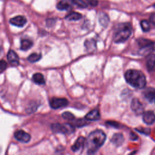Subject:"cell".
<instances>
[{
  "label": "cell",
  "instance_id": "29",
  "mask_svg": "<svg viewBox=\"0 0 155 155\" xmlns=\"http://www.w3.org/2000/svg\"><path fill=\"white\" fill-rule=\"evenodd\" d=\"M136 130L141 133H143V134H150V129L149 128H142L141 130H138V129H136Z\"/></svg>",
  "mask_w": 155,
  "mask_h": 155
},
{
  "label": "cell",
  "instance_id": "6",
  "mask_svg": "<svg viewBox=\"0 0 155 155\" xmlns=\"http://www.w3.org/2000/svg\"><path fill=\"white\" fill-rule=\"evenodd\" d=\"M142 94L149 103L155 104V88L147 87L143 91Z\"/></svg>",
  "mask_w": 155,
  "mask_h": 155
},
{
  "label": "cell",
  "instance_id": "5",
  "mask_svg": "<svg viewBox=\"0 0 155 155\" xmlns=\"http://www.w3.org/2000/svg\"><path fill=\"white\" fill-rule=\"evenodd\" d=\"M68 104V101L65 98L53 97L50 101V105L53 109H58L65 107Z\"/></svg>",
  "mask_w": 155,
  "mask_h": 155
},
{
  "label": "cell",
  "instance_id": "1",
  "mask_svg": "<svg viewBox=\"0 0 155 155\" xmlns=\"http://www.w3.org/2000/svg\"><path fill=\"white\" fill-rule=\"evenodd\" d=\"M106 139V135L101 130H96L91 132L86 140L87 154L94 155L98 149L102 147Z\"/></svg>",
  "mask_w": 155,
  "mask_h": 155
},
{
  "label": "cell",
  "instance_id": "9",
  "mask_svg": "<svg viewBox=\"0 0 155 155\" xmlns=\"http://www.w3.org/2000/svg\"><path fill=\"white\" fill-rule=\"evenodd\" d=\"M85 139L83 137H79L74 142V145L71 147V150L73 152H81L84 147V144L85 142Z\"/></svg>",
  "mask_w": 155,
  "mask_h": 155
},
{
  "label": "cell",
  "instance_id": "8",
  "mask_svg": "<svg viewBox=\"0 0 155 155\" xmlns=\"http://www.w3.org/2000/svg\"><path fill=\"white\" fill-rule=\"evenodd\" d=\"M15 138L18 141L23 143H27L30 140V135L23 130H18L14 133Z\"/></svg>",
  "mask_w": 155,
  "mask_h": 155
},
{
  "label": "cell",
  "instance_id": "11",
  "mask_svg": "<svg viewBox=\"0 0 155 155\" xmlns=\"http://www.w3.org/2000/svg\"><path fill=\"white\" fill-rule=\"evenodd\" d=\"M9 22L16 27H23L27 22V19L25 17L22 16H17L13 18H11Z\"/></svg>",
  "mask_w": 155,
  "mask_h": 155
},
{
  "label": "cell",
  "instance_id": "32",
  "mask_svg": "<svg viewBox=\"0 0 155 155\" xmlns=\"http://www.w3.org/2000/svg\"><path fill=\"white\" fill-rule=\"evenodd\" d=\"M130 138L132 140H136V139H137V136L135 134H134L133 133H131V134H130Z\"/></svg>",
  "mask_w": 155,
  "mask_h": 155
},
{
  "label": "cell",
  "instance_id": "15",
  "mask_svg": "<svg viewBox=\"0 0 155 155\" xmlns=\"http://www.w3.org/2000/svg\"><path fill=\"white\" fill-rule=\"evenodd\" d=\"M124 137L123 134L119 133L114 134L112 136L111 139V142L117 146H119L122 145V143L124 142Z\"/></svg>",
  "mask_w": 155,
  "mask_h": 155
},
{
  "label": "cell",
  "instance_id": "12",
  "mask_svg": "<svg viewBox=\"0 0 155 155\" xmlns=\"http://www.w3.org/2000/svg\"><path fill=\"white\" fill-rule=\"evenodd\" d=\"M7 59L13 66H17L19 63V59L18 54L12 50L8 51L7 53Z\"/></svg>",
  "mask_w": 155,
  "mask_h": 155
},
{
  "label": "cell",
  "instance_id": "4",
  "mask_svg": "<svg viewBox=\"0 0 155 155\" xmlns=\"http://www.w3.org/2000/svg\"><path fill=\"white\" fill-rule=\"evenodd\" d=\"M53 132L62 134H71L74 131V127L69 123L61 124L59 123L53 124L51 126Z\"/></svg>",
  "mask_w": 155,
  "mask_h": 155
},
{
  "label": "cell",
  "instance_id": "13",
  "mask_svg": "<svg viewBox=\"0 0 155 155\" xmlns=\"http://www.w3.org/2000/svg\"><path fill=\"white\" fill-rule=\"evenodd\" d=\"M100 118V113L97 109H94L90 111L85 116V119L88 120H97Z\"/></svg>",
  "mask_w": 155,
  "mask_h": 155
},
{
  "label": "cell",
  "instance_id": "10",
  "mask_svg": "<svg viewBox=\"0 0 155 155\" xmlns=\"http://www.w3.org/2000/svg\"><path fill=\"white\" fill-rule=\"evenodd\" d=\"M143 121L147 125H151L155 122V113L151 111H147L143 113Z\"/></svg>",
  "mask_w": 155,
  "mask_h": 155
},
{
  "label": "cell",
  "instance_id": "30",
  "mask_svg": "<svg viewBox=\"0 0 155 155\" xmlns=\"http://www.w3.org/2000/svg\"><path fill=\"white\" fill-rule=\"evenodd\" d=\"M150 22L152 25L155 27V13L151 15L150 17Z\"/></svg>",
  "mask_w": 155,
  "mask_h": 155
},
{
  "label": "cell",
  "instance_id": "21",
  "mask_svg": "<svg viewBox=\"0 0 155 155\" xmlns=\"http://www.w3.org/2000/svg\"><path fill=\"white\" fill-rule=\"evenodd\" d=\"M41 58V54H39V53H33L32 54H31L28 58H27V60L31 62H36L38 61H39Z\"/></svg>",
  "mask_w": 155,
  "mask_h": 155
},
{
  "label": "cell",
  "instance_id": "14",
  "mask_svg": "<svg viewBox=\"0 0 155 155\" xmlns=\"http://www.w3.org/2000/svg\"><path fill=\"white\" fill-rule=\"evenodd\" d=\"M146 65L148 70L149 71H153L155 67V54H150L146 61Z\"/></svg>",
  "mask_w": 155,
  "mask_h": 155
},
{
  "label": "cell",
  "instance_id": "7",
  "mask_svg": "<svg viewBox=\"0 0 155 155\" xmlns=\"http://www.w3.org/2000/svg\"><path fill=\"white\" fill-rule=\"evenodd\" d=\"M131 108L137 115L143 113V107L142 103L137 98H134L131 102Z\"/></svg>",
  "mask_w": 155,
  "mask_h": 155
},
{
  "label": "cell",
  "instance_id": "23",
  "mask_svg": "<svg viewBox=\"0 0 155 155\" xmlns=\"http://www.w3.org/2000/svg\"><path fill=\"white\" fill-rule=\"evenodd\" d=\"M85 45L88 51H93L95 47V42L93 40H88L85 42Z\"/></svg>",
  "mask_w": 155,
  "mask_h": 155
},
{
  "label": "cell",
  "instance_id": "27",
  "mask_svg": "<svg viewBox=\"0 0 155 155\" xmlns=\"http://www.w3.org/2000/svg\"><path fill=\"white\" fill-rule=\"evenodd\" d=\"M7 68V63L4 60H1V62H0V70H1V72L2 73L5 70V68Z\"/></svg>",
  "mask_w": 155,
  "mask_h": 155
},
{
  "label": "cell",
  "instance_id": "26",
  "mask_svg": "<svg viewBox=\"0 0 155 155\" xmlns=\"http://www.w3.org/2000/svg\"><path fill=\"white\" fill-rule=\"evenodd\" d=\"M74 124L76 127H83V126L87 125V122L85 121L84 119H78V120H76Z\"/></svg>",
  "mask_w": 155,
  "mask_h": 155
},
{
  "label": "cell",
  "instance_id": "20",
  "mask_svg": "<svg viewBox=\"0 0 155 155\" xmlns=\"http://www.w3.org/2000/svg\"><path fill=\"white\" fill-rule=\"evenodd\" d=\"M99 21L100 24L104 26V27H106L107 26L108 22H109V18L108 16L104 13H102L99 15Z\"/></svg>",
  "mask_w": 155,
  "mask_h": 155
},
{
  "label": "cell",
  "instance_id": "3",
  "mask_svg": "<svg viewBox=\"0 0 155 155\" xmlns=\"http://www.w3.org/2000/svg\"><path fill=\"white\" fill-rule=\"evenodd\" d=\"M132 33L131 25L129 23L119 24L116 28L113 40L116 43H122L127 41Z\"/></svg>",
  "mask_w": 155,
  "mask_h": 155
},
{
  "label": "cell",
  "instance_id": "28",
  "mask_svg": "<svg viewBox=\"0 0 155 155\" xmlns=\"http://www.w3.org/2000/svg\"><path fill=\"white\" fill-rule=\"evenodd\" d=\"M106 124L107 125H110L112 127H114V128H118L119 127V124L117 122H113V121H108L106 122Z\"/></svg>",
  "mask_w": 155,
  "mask_h": 155
},
{
  "label": "cell",
  "instance_id": "25",
  "mask_svg": "<svg viewBox=\"0 0 155 155\" xmlns=\"http://www.w3.org/2000/svg\"><path fill=\"white\" fill-rule=\"evenodd\" d=\"M62 116L63 117V118H64L66 120H73L75 119L74 116L70 112L68 111H65L62 114Z\"/></svg>",
  "mask_w": 155,
  "mask_h": 155
},
{
  "label": "cell",
  "instance_id": "22",
  "mask_svg": "<svg viewBox=\"0 0 155 155\" xmlns=\"http://www.w3.org/2000/svg\"><path fill=\"white\" fill-rule=\"evenodd\" d=\"M140 26L142 30L145 32H147L150 30L151 24L147 20H142L140 22Z\"/></svg>",
  "mask_w": 155,
  "mask_h": 155
},
{
  "label": "cell",
  "instance_id": "19",
  "mask_svg": "<svg viewBox=\"0 0 155 155\" xmlns=\"http://www.w3.org/2000/svg\"><path fill=\"white\" fill-rule=\"evenodd\" d=\"M81 18H82V15L77 12H72L65 17V19L68 21H78Z\"/></svg>",
  "mask_w": 155,
  "mask_h": 155
},
{
  "label": "cell",
  "instance_id": "17",
  "mask_svg": "<svg viewBox=\"0 0 155 155\" xmlns=\"http://www.w3.org/2000/svg\"><path fill=\"white\" fill-rule=\"evenodd\" d=\"M33 46V42L27 39H24L21 41L20 48L21 50H27Z\"/></svg>",
  "mask_w": 155,
  "mask_h": 155
},
{
  "label": "cell",
  "instance_id": "2",
  "mask_svg": "<svg viewBox=\"0 0 155 155\" xmlns=\"http://www.w3.org/2000/svg\"><path fill=\"white\" fill-rule=\"evenodd\" d=\"M125 79L127 82L136 88H143L147 84L144 74L137 70H128L125 73Z\"/></svg>",
  "mask_w": 155,
  "mask_h": 155
},
{
  "label": "cell",
  "instance_id": "24",
  "mask_svg": "<svg viewBox=\"0 0 155 155\" xmlns=\"http://www.w3.org/2000/svg\"><path fill=\"white\" fill-rule=\"evenodd\" d=\"M71 2L79 8H86L87 4L82 0H71Z\"/></svg>",
  "mask_w": 155,
  "mask_h": 155
},
{
  "label": "cell",
  "instance_id": "16",
  "mask_svg": "<svg viewBox=\"0 0 155 155\" xmlns=\"http://www.w3.org/2000/svg\"><path fill=\"white\" fill-rule=\"evenodd\" d=\"M32 80L35 84L39 85H44L45 82L43 74L40 73H35L32 76Z\"/></svg>",
  "mask_w": 155,
  "mask_h": 155
},
{
  "label": "cell",
  "instance_id": "31",
  "mask_svg": "<svg viewBox=\"0 0 155 155\" xmlns=\"http://www.w3.org/2000/svg\"><path fill=\"white\" fill-rule=\"evenodd\" d=\"M88 2L89 3V4L92 6H96V5H97V4L98 3L97 0H88Z\"/></svg>",
  "mask_w": 155,
  "mask_h": 155
},
{
  "label": "cell",
  "instance_id": "18",
  "mask_svg": "<svg viewBox=\"0 0 155 155\" xmlns=\"http://www.w3.org/2000/svg\"><path fill=\"white\" fill-rule=\"evenodd\" d=\"M56 7L59 10H68L71 8V6L66 0H62L58 3Z\"/></svg>",
  "mask_w": 155,
  "mask_h": 155
},
{
  "label": "cell",
  "instance_id": "33",
  "mask_svg": "<svg viewBox=\"0 0 155 155\" xmlns=\"http://www.w3.org/2000/svg\"><path fill=\"white\" fill-rule=\"evenodd\" d=\"M153 7H155V4L153 5Z\"/></svg>",
  "mask_w": 155,
  "mask_h": 155
}]
</instances>
